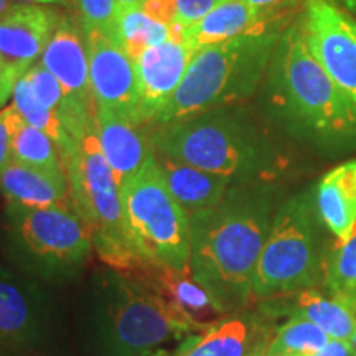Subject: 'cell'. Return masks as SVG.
Listing matches in <instances>:
<instances>
[{"instance_id": "cell-7", "label": "cell", "mask_w": 356, "mask_h": 356, "mask_svg": "<svg viewBox=\"0 0 356 356\" xmlns=\"http://www.w3.org/2000/svg\"><path fill=\"white\" fill-rule=\"evenodd\" d=\"M102 343L108 356H152L170 341L207 330L131 273L111 274L104 286Z\"/></svg>"}, {"instance_id": "cell-18", "label": "cell", "mask_w": 356, "mask_h": 356, "mask_svg": "<svg viewBox=\"0 0 356 356\" xmlns=\"http://www.w3.org/2000/svg\"><path fill=\"white\" fill-rule=\"evenodd\" d=\"M95 131L119 186L155 157L152 139L142 131L140 124L108 111H95Z\"/></svg>"}, {"instance_id": "cell-40", "label": "cell", "mask_w": 356, "mask_h": 356, "mask_svg": "<svg viewBox=\"0 0 356 356\" xmlns=\"http://www.w3.org/2000/svg\"><path fill=\"white\" fill-rule=\"evenodd\" d=\"M266 351H267V348H266V350H261V351H257V353H256L254 356H266Z\"/></svg>"}, {"instance_id": "cell-22", "label": "cell", "mask_w": 356, "mask_h": 356, "mask_svg": "<svg viewBox=\"0 0 356 356\" xmlns=\"http://www.w3.org/2000/svg\"><path fill=\"white\" fill-rule=\"evenodd\" d=\"M0 193L6 197L7 203L22 207H73L68 177L17 163L13 160L0 177Z\"/></svg>"}, {"instance_id": "cell-12", "label": "cell", "mask_w": 356, "mask_h": 356, "mask_svg": "<svg viewBox=\"0 0 356 356\" xmlns=\"http://www.w3.org/2000/svg\"><path fill=\"white\" fill-rule=\"evenodd\" d=\"M89 86L95 111H108L140 124L136 61L102 32L86 33Z\"/></svg>"}, {"instance_id": "cell-5", "label": "cell", "mask_w": 356, "mask_h": 356, "mask_svg": "<svg viewBox=\"0 0 356 356\" xmlns=\"http://www.w3.org/2000/svg\"><path fill=\"white\" fill-rule=\"evenodd\" d=\"M322 226L309 195H297L280 204L257 261L254 300L325 286L332 251Z\"/></svg>"}, {"instance_id": "cell-10", "label": "cell", "mask_w": 356, "mask_h": 356, "mask_svg": "<svg viewBox=\"0 0 356 356\" xmlns=\"http://www.w3.org/2000/svg\"><path fill=\"white\" fill-rule=\"evenodd\" d=\"M299 26L312 55L356 109V20L332 0H304Z\"/></svg>"}, {"instance_id": "cell-36", "label": "cell", "mask_w": 356, "mask_h": 356, "mask_svg": "<svg viewBox=\"0 0 356 356\" xmlns=\"http://www.w3.org/2000/svg\"><path fill=\"white\" fill-rule=\"evenodd\" d=\"M19 3H35V6H70V0H15Z\"/></svg>"}, {"instance_id": "cell-2", "label": "cell", "mask_w": 356, "mask_h": 356, "mask_svg": "<svg viewBox=\"0 0 356 356\" xmlns=\"http://www.w3.org/2000/svg\"><path fill=\"white\" fill-rule=\"evenodd\" d=\"M269 68L273 99L293 126L328 149L356 147V109L312 55L299 25L280 33Z\"/></svg>"}, {"instance_id": "cell-30", "label": "cell", "mask_w": 356, "mask_h": 356, "mask_svg": "<svg viewBox=\"0 0 356 356\" xmlns=\"http://www.w3.org/2000/svg\"><path fill=\"white\" fill-rule=\"evenodd\" d=\"M70 6L76 13V22L84 35L102 32L113 38L119 13L118 0H70Z\"/></svg>"}, {"instance_id": "cell-21", "label": "cell", "mask_w": 356, "mask_h": 356, "mask_svg": "<svg viewBox=\"0 0 356 356\" xmlns=\"http://www.w3.org/2000/svg\"><path fill=\"white\" fill-rule=\"evenodd\" d=\"M315 208L335 243L345 241L356 221V160L340 163L320 180Z\"/></svg>"}, {"instance_id": "cell-15", "label": "cell", "mask_w": 356, "mask_h": 356, "mask_svg": "<svg viewBox=\"0 0 356 356\" xmlns=\"http://www.w3.org/2000/svg\"><path fill=\"white\" fill-rule=\"evenodd\" d=\"M44 320V302L38 289L0 264V346L30 348L42 337Z\"/></svg>"}, {"instance_id": "cell-39", "label": "cell", "mask_w": 356, "mask_h": 356, "mask_svg": "<svg viewBox=\"0 0 356 356\" xmlns=\"http://www.w3.org/2000/svg\"><path fill=\"white\" fill-rule=\"evenodd\" d=\"M12 6H15V0H0V17H2Z\"/></svg>"}, {"instance_id": "cell-1", "label": "cell", "mask_w": 356, "mask_h": 356, "mask_svg": "<svg viewBox=\"0 0 356 356\" xmlns=\"http://www.w3.org/2000/svg\"><path fill=\"white\" fill-rule=\"evenodd\" d=\"M190 270L222 315L254 300L257 261L273 226V195L262 186H231L215 208L190 215Z\"/></svg>"}, {"instance_id": "cell-14", "label": "cell", "mask_w": 356, "mask_h": 356, "mask_svg": "<svg viewBox=\"0 0 356 356\" xmlns=\"http://www.w3.org/2000/svg\"><path fill=\"white\" fill-rule=\"evenodd\" d=\"M264 312H236L207 330L186 337L173 356H254L266 350L274 332Z\"/></svg>"}, {"instance_id": "cell-4", "label": "cell", "mask_w": 356, "mask_h": 356, "mask_svg": "<svg viewBox=\"0 0 356 356\" xmlns=\"http://www.w3.org/2000/svg\"><path fill=\"white\" fill-rule=\"evenodd\" d=\"M155 152L233 181L273 173L275 154L264 137L226 108L154 127Z\"/></svg>"}, {"instance_id": "cell-19", "label": "cell", "mask_w": 356, "mask_h": 356, "mask_svg": "<svg viewBox=\"0 0 356 356\" xmlns=\"http://www.w3.org/2000/svg\"><path fill=\"white\" fill-rule=\"evenodd\" d=\"M261 302V312L270 318L286 315L291 318L309 320L335 340L350 341L356 332L353 312L333 297L323 296L317 289H307Z\"/></svg>"}, {"instance_id": "cell-31", "label": "cell", "mask_w": 356, "mask_h": 356, "mask_svg": "<svg viewBox=\"0 0 356 356\" xmlns=\"http://www.w3.org/2000/svg\"><path fill=\"white\" fill-rule=\"evenodd\" d=\"M22 121L24 119L20 118L19 111L13 108V104H7L6 108L0 109V177L12 162V140Z\"/></svg>"}, {"instance_id": "cell-11", "label": "cell", "mask_w": 356, "mask_h": 356, "mask_svg": "<svg viewBox=\"0 0 356 356\" xmlns=\"http://www.w3.org/2000/svg\"><path fill=\"white\" fill-rule=\"evenodd\" d=\"M61 17L56 8L15 3L0 17V109L38 63Z\"/></svg>"}, {"instance_id": "cell-33", "label": "cell", "mask_w": 356, "mask_h": 356, "mask_svg": "<svg viewBox=\"0 0 356 356\" xmlns=\"http://www.w3.org/2000/svg\"><path fill=\"white\" fill-rule=\"evenodd\" d=\"M221 0H177L178 24L188 26L207 15Z\"/></svg>"}, {"instance_id": "cell-35", "label": "cell", "mask_w": 356, "mask_h": 356, "mask_svg": "<svg viewBox=\"0 0 356 356\" xmlns=\"http://www.w3.org/2000/svg\"><path fill=\"white\" fill-rule=\"evenodd\" d=\"M246 2L257 8H262V10H277V8L286 7L292 0H246ZM341 2L348 3V6H356V0H341Z\"/></svg>"}, {"instance_id": "cell-26", "label": "cell", "mask_w": 356, "mask_h": 356, "mask_svg": "<svg viewBox=\"0 0 356 356\" xmlns=\"http://www.w3.org/2000/svg\"><path fill=\"white\" fill-rule=\"evenodd\" d=\"M168 38H170V26L150 19L139 6L119 10L113 40L134 61L147 48L167 42Z\"/></svg>"}, {"instance_id": "cell-32", "label": "cell", "mask_w": 356, "mask_h": 356, "mask_svg": "<svg viewBox=\"0 0 356 356\" xmlns=\"http://www.w3.org/2000/svg\"><path fill=\"white\" fill-rule=\"evenodd\" d=\"M139 7L150 19L162 25L172 26L178 20L177 0H142Z\"/></svg>"}, {"instance_id": "cell-13", "label": "cell", "mask_w": 356, "mask_h": 356, "mask_svg": "<svg viewBox=\"0 0 356 356\" xmlns=\"http://www.w3.org/2000/svg\"><path fill=\"white\" fill-rule=\"evenodd\" d=\"M197 51V48L181 38L170 35L167 42L147 48L137 58L136 70L142 124H154L157 115L170 102Z\"/></svg>"}, {"instance_id": "cell-29", "label": "cell", "mask_w": 356, "mask_h": 356, "mask_svg": "<svg viewBox=\"0 0 356 356\" xmlns=\"http://www.w3.org/2000/svg\"><path fill=\"white\" fill-rule=\"evenodd\" d=\"M323 287L340 304L356 289V221L348 238L333 244Z\"/></svg>"}, {"instance_id": "cell-28", "label": "cell", "mask_w": 356, "mask_h": 356, "mask_svg": "<svg viewBox=\"0 0 356 356\" xmlns=\"http://www.w3.org/2000/svg\"><path fill=\"white\" fill-rule=\"evenodd\" d=\"M330 341V337L304 318H289L274 332L266 356H310Z\"/></svg>"}, {"instance_id": "cell-9", "label": "cell", "mask_w": 356, "mask_h": 356, "mask_svg": "<svg viewBox=\"0 0 356 356\" xmlns=\"http://www.w3.org/2000/svg\"><path fill=\"white\" fill-rule=\"evenodd\" d=\"M17 251L44 273L81 266L95 249L92 231L71 204L32 208L7 203Z\"/></svg>"}, {"instance_id": "cell-17", "label": "cell", "mask_w": 356, "mask_h": 356, "mask_svg": "<svg viewBox=\"0 0 356 356\" xmlns=\"http://www.w3.org/2000/svg\"><path fill=\"white\" fill-rule=\"evenodd\" d=\"M277 10H262L246 0H221L195 24H180L181 40L200 50L208 44L273 32L277 30Z\"/></svg>"}, {"instance_id": "cell-34", "label": "cell", "mask_w": 356, "mask_h": 356, "mask_svg": "<svg viewBox=\"0 0 356 356\" xmlns=\"http://www.w3.org/2000/svg\"><path fill=\"white\" fill-rule=\"evenodd\" d=\"M310 356H356V355L353 348H351L348 340H335V338H330V341H328L322 350Z\"/></svg>"}, {"instance_id": "cell-42", "label": "cell", "mask_w": 356, "mask_h": 356, "mask_svg": "<svg viewBox=\"0 0 356 356\" xmlns=\"http://www.w3.org/2000/svg\"><path fill=\"white\" fill-rule=\"evenodd\" d=\"M0 356H6V355H0Z\"/></svg>"}, {"instance_id": "cell-3", "label": "cell", "mask_w": 356, "mask_h": 356, "mask_svg": "<svg viewBox=\"0 0 356 356\" xmlns=\"http://www.w3.org/2000/svg\"><path fill=\"white\" fill-rule=\"evenodd\" d=\"M279 37V30H273L200 48L154 127L228 108L252 96L269 68Z\"/></svg>"}, {"instance_id": "cell-25", "label": "cell", "mask_w": 356, "mask_h": 356, "mask_svg": "<svg viewBox=\"0 0 356 356\" xmlns=\"http://www.w3.org/2000/svg\"><path fill=\"white\" fill-rule=\"evenodd\" d=\"M149 275L159 280V291L181 314H185L186 317L195 320V322L211 325L202 322V318L208 317V315H222L215 300L207 292V289L191 275V270H184V273H154Z\"/></svg>"}, {"instance_id": "cell-8", "label": "cell", "mask_w": 356, "mask_h": 356, "mask_svg": "<svg viewBox=\"0 0 356 356\" xmlns=\"http://www.w3.org/2000/svg\"><path fill=\"white\" fill-rule=\"evenodd\" d=\"M71 202L92 231V243L106 264L121 273H142V266L124 218L121 190L102 154L95 126L83 137L79 150L65 162Z\"/></svg>"}, {"instance_id": "cell-23", "label": "cell", "mask_w": 356, "mask_h": 356, "mask_svg": "<svg viewBox=\"0 0 356 356\" xmlns=\"http://www.w3.org/2000/svg\"><path fill=\"white\" fill-rule=\"evenodd\" d=\"M26 78L32 84L40 102L53 111L61 124L66 127V131L71 134V137L78 144H81L86 132L95 126V113L84 109L83 106L71 99L65 92V89L61 88V84L56 81V78L43 65H35L29 71Z\"/></svg>"}, {"instance_id": "cell-27", "label": "cell", "mask_w": 356, "mask_h": 356, "mask_svg": "<svg viewBox=\"0 0 356 356\" xmlns=\"http://www.w3.org/2000/svg\"><path fill=\"white\" fill-rule=\"evenodd\" d=\"M12 160L44 172L66 175L63 157L51 137L25 121L20 122L13 136Z\"/></svg>"}, {"instance_id": "cell-6", "label": "cell", "mask_w": 356, "mask_h": 356, "mask_svg": "<svg viewBox=\"0 0 356 356\" xmlns=\"http://www.w3.org/2000/svg\"><path fill=\"white\" fill-rule=\"evenodd\" d=\"M119 190L142 274L190 270V218L167 188L155 157Z\"/></svg>"}, {"instance_id": "cell-38", "label": "cell", "mask_w": 356, "mask_h": 356, "mask_svg": "<svg viewBox=\"0 0 356 356\" xmlns=\"http://www.w3.org/2000/svg\"><path fill=\"white\" fill-rule=\"evenodd\" d=\"M140 2L142 0H118V7H119V10H124V8L140 6Z\"/></svg>"}, {"instance_id": "cell-24", "label": "cell", "mask_w": 356, "mask_h": 356, "mask_svg": "<svg viewBox=\"0 0 356 356\" xmlns=\"http://www.w3.org/2000/svg\"><path fill=\"white\" fill-rule=\"evenodd\" d=\"M12 104L13 108L19 111L20 118L26 124L40 129L48 137H51L53 142L58 145V149H60L63 162L70 160L73 155H76L79 144L71 137V134L66 131V127L56 118L55 113L40 102L26 76L22 78L17 83L15 89H13Z\"/></svg>"}, {"instance_id": "cell-37", "label": "cell", "mask_w": 356, "mask_h": 356, "mask_svg": "<svg viewBox=\"0 0 356 356\" xmlns=\"http://www.w3.org/2000/svg\"><path fill=\"white\" fill-rule=\"evenodd\" d=\"M343 305H345L348 310L353 312V314H356V289H355L353 292L350 293L348 299H346V300L343 302Z\"/></svg>"}, {"instance_id": "cell-16", "label": "cell", "mask_w": 356, "mask_h": 356, "mask_svg": "<svg viewBox=\"0 0 356 356\" xmlns=\"http://www.w3.org/2000/svg\"><path fill=\"white\" fill-rule=\"evenodd\" d=\"M74 102L95 113L89 86L88 40L76 19L61 17L38 61Z\"/></svg>"}, {"instance_id": "cell-20", "label": "cell", "mask_w": 356, "mask_h": 356, "mask_svg": "<svg viewBox=\"0 0 356 356\" xmlns=\"http://www.w3.org/2000/svg\"><path fill=\"white\" fill-rule=\"evenodd\" d=\"M155 160L172 197L188 216L215 208L234 184L229 178L202 170L168 155L155 152Z\"/></svg>"}, {"instance_id": "cell-41", "label": "cell", "mask_w": 356, "mask_h": 356, "mask_svg": "<svg viewBox=\"0 0 356 356\" xmlns=\"http://www.w3.org/2000/svg\"><path fill=\"white\" fill-rule=\"evenodd\" d=\"M355 328H356V314H355Z\"/></svg>"}]
</instances>
